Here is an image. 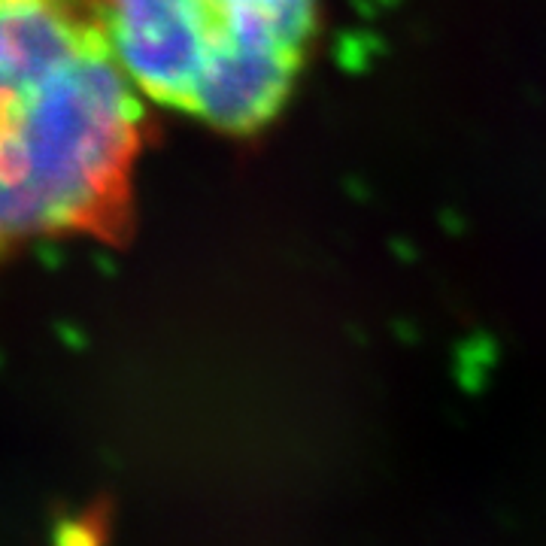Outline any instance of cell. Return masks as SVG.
Listing matches in <instances>:
<instances>
[{
	"instance_id": "obj_1",
	"label": "cell",
	"mask_w": 546,
	"mask_h": 546,
	"mask_svg": "<svg viewBox=\"0 0 546 546\" xmlns=\"http://www.w3.org/2000/svg\"><path fill=\"white\" fill-rule=\"evenodd\" d=\"M140 98L98 0H0V255L122 237L146 134Z\"/></svg>"
},
{
	"instance_id": "obj_2",
	"label": "cell",
	"mask_w": 546,
	"mask_h": 546,
	"mask_svg": "<svg viewBox=\"0 0 546 546\" xmlns=\"http://www.w3.org/2000/svg\"><path fill=\"white\" fill-rule=\"evenodd\" d=\"M143 98L252 134L280 116L319 28V0H98Z\"/></svg>"
}]
</instances>
